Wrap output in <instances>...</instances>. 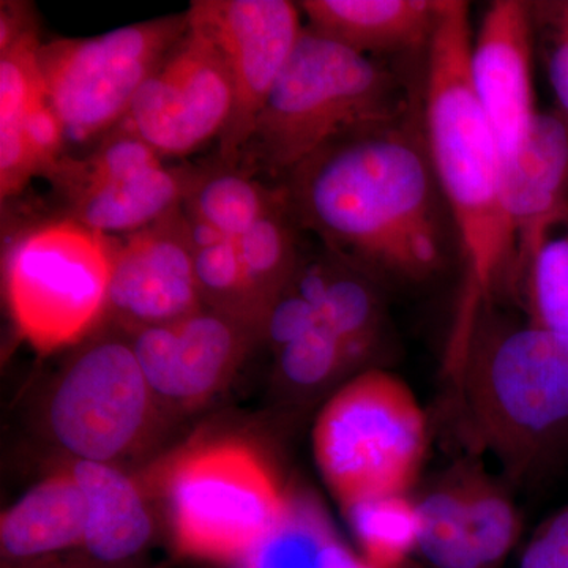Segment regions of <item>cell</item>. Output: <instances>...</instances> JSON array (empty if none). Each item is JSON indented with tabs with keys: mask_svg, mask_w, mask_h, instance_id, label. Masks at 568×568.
Here are the masks:
<instances>
[{
	"mask_svg": "<svg viewBox=\"0 0 568 568\" xmlns=\"http://www.w3.org/2000/svg\"><path fill=\"white\" fill-rule=\"evenodd\" d=\"M414 121L346 134L282 183L301 231L375 278L424 282L446 263V204Z\"/></svg>",
	"mask_w": 568,
	"mask_h": 568,
	"instance_id": "cell-1",
	"label": "cell"
},
{
	"mask_svg": "<svg viewBox=\"0 0 568 568\" xmlns=\"http://www.w3.org/2000/svg\"><path fill=\"white\" fill-rule=\"evenodd\" d=\"M469 7L439 0L426 48L422 122L426 151L462 250L463 287L446 349L447 377L465 362L500 291L514 290L517 244L500 186L499 145L469 73Z\"/></svg>",
	"mask_w": 568,
	"mask_h": 568,
	"instance_id": "cell-2",
	"label": "cell"
},
{
	"mask_svg": "<svg viewBox=\"0 0 568 568\" xmlns=\"http://www.w3.org/2000/svg\"><path fill=\"white\" fill-rule=\"evenodd\" d=\"M407 118L409 97L394 71L304 26L237 168L284 179L346 134Z\"/></svg>",
	"mask_w": 568,
	"mask_h": 568,
	"instance_id": "cell-3",
	"label": "cell"
},
{
	"mask_svg": "<svg viewBox=\"0 0 568 568\" xmlns=\"http://www.w3.org/2000/svg\"><path fill=\"white\" fill-rule=\"evenodd\" d=\"M452 388L466 436L523 478L568 435V339L481 320Z\"/></svg>",
	"mask_w": 568,
	"mask_h": 568,
	"instance_id": "cell-4",
	"label": "cell"
},
{
	"mask_svg": "<svg viewBox=\"0 0 568 568\" xmlns=\"http://www.w3.org/2000/svg\"><path fill=\"white\" fill-rule=\"evenodd\" d=\"M115 237L51 216L22 227L3 248L7 310L41 354L80 343L108 315Z\"/></svg>",
	"mask_w": 568,
	"mask_h": 568,
	"instance_id": "cell-5",
	"label": "cell"
},
{
	"mask_svg": "<svg viewBox=\"0 0 568 568\" xmlns=\"http://www.w3.org/2000/svg\"><path fill=\"white\" fill-rule=\"evenodd\" d=\"M428 450V424L405 381L366 369L323 407L313 428L321 476L342 508L409 495Z\"/></svg>",
	"mask_w": 568,
	"mask_h": 568,
	"instance_id": "cell-6",
	"label": "cell"
},
{
	"mask_svg": "<svg viewBox=\"0 0 568 568\" xmlns=\"http://www.w3.org/2000/svg\"><path fill=\"white\" fill-rule=\"evenodd\" d=\"M171 532L194 558L237 562L286 511L271 465L239 440H211L185 448L164 470Z\"/></svg>",
	"mask_w": 568,
	"mask_h": 568,
	"instance_id": "cell-7",
	"label": "cell"
},
{
	"mask_svg": "<svg viewBox=\"0 0 568 568\" xmlns=\"http://www.w3.org/2000/svg\"><path fill=\"white\" fill-rule=\"evenodd\" d=\"M186 29L189 11H183L91 39L41 41L40 77L67 145L97 144L118 129Z\"/></svg>",
	"mask_w": 568,
	"mask_h": 568,
	"instance_id": "cell-8",
	"label": "cell"
},
{
	"mask_svg": "<svg viewBox=\"0 0 568 568\" xmlns=\"http://www.w3.org/2000/svg\"><path fill=\"white\" fill-rule=\"evenodd\" d=\"M197 168H173L132 130L119 125L85 155L65 153L48 173L59 216L99 233L130 234L181 207Z\"/></svg>",
	"mask_w": 568,
	"mask_h": 568,
	"instance_id": "cell-9",
	"label": "cell"
},
{
	"mask_svg": "<svg viewBox=\"0 0 568 568\" xmlns=\"http://www.w3.org/2000/svg\"><path fill=\"white\" fill-rule=\"evenodd\" d=\"M153 396L130 339L104 336L74 355L52 392V436L74 459L114 462L140 443Z\"/></svg>",
	"mask_w": 568,
	"mask_h": 568,
	"instance_id": "cell-10",
	"label": "cell"
},
{
	"mask_svg": "<svg viewBox=\"0 0 568 568\" xmlns=\"http://www.w3.org/2000/svg\"><path fill=\"white\" fill-rule=\"evenodd\" d=\"M233 97L222 50L189 13L185 36L142 85L121 125L163 159L186 156L220 140L233 111Z\"/></svg>",
	"mask_w": 568,
	"mask_h": 568,
	"instance_id": "cell-11",
	"label": "cell"
},
{
	"mask_svg": "<svg viewBox=\"0 0 568 568\" xmlns=\"http://www.w3.org/2000/svg\"><path fill=\"white\" fill-rule=\"evenodd\" d=\"M190 17L222 50L231 81L233 111L219 140L216 160L237 168L268 93L301 37V9L287 0H196Z\"/></svg>",
	"mask_w": 568,
	"mask_h": 568,
	"instance_id": "cell-12",
	"label": "cell"
},
{
	"mask_svg": "<svg viewBox=\"0 0 568 568\" xmlns=\"http://www.w3.org/2000/svg\"><path fill=\"white\" fill-rule=\"evenodd\" d=\"M204 306L183 204L122 241L115 239L108 315L123 331L174 323Z\"/></svg>",
	"mask_w": 568,
	"mask_h": 568,
	"instance_id": "cell-13",
	"label": "cell"
},
{
	"mask_svg": "<svg viewBox=\"0 0 568 568\" xmlns=\"http://www.w3.org/2000/svg\"><path fill=\"white\" fill-rule=\"evenodd\" d=\"M126 335L153 395L193 405L222 386L244 355L246 343L260 334L204 306L174 323Z\"/></svg>",
	"mask_w": 568,
	"mask_h": 568,
	"instance_id": "cell-14",
	"label": "cell"
},
{
	"mask_svg": "<svg viewBox=\"0 0 568 568\" xmlns=\"http://www.w3.org/2000/svg\"><path fill=\"white\" fill-rule=\"evenodd\" d=\"M532 3L496 0L473 36L469 73L500 156L518 148L537 115L532 80Z\"/></svg>",
	"mask_w": 568,
	"mask_h": 568,
	"instance_id": "cell-15",
	"label": "cell"
},
{
	"mask_svg": "<svg viewBox=\"0 0 568 568\" xmlns=\"http://www.w3.org/2000/svg\"><path fill=\"white\" fill-rule=\"evenodd\" d=\"M500 186L517 244V282L530 246L568 219V129L558 112L538 111L525 140L500 156Z\"/></svg>",
	"mask_w": 568,
	"mask_h": 568,
	"instance_id": "cell-16",
	"label": "cell"
},
{
	"mask_svg": "<svg viewBox=\"0 0 568 568\" xmlns=\"http://www.w3.org/2000/svg\"><path fill=\"white\" fill-rule=\"evenodd\" d=\"M308 28L358 54H398L428 48L439 0H304Z\"/></svg>",
	"mask_w": 568,
	"mask_h": 568,
	"instance_id": "cell-17",
	"label": "cell"
},
{
	"mask_svg": "<svg viewBox=\"0 0 568 568\" xmlns=\"http://www.w3.org/2000/svg\"><path fill=\"white\" fill-rule=\"evenodd\" d=\"M375 276L323 248L315 260H302L293 278L294 290L317 310L353 354L357 365L379 346L384 306Z\"/></svg>",
	"mask_w": 568,
	"mask_h": 568,
	"instance_id": "cell-18",
	"label": "cell"
},
{
	"mask_svg": "<svg viewBox=\"0 0 568 568\" xmlns=\"http://www.w3.org/2000/svg\"><path fill=\"white\" fill-rule=\"evenodd\" d=\"M88 506L85 551L104 564L138 555L152 536V519L136 484L111 463L74 459L69 467Z\"/></svg>",
	"mask_w": 568,
	"mask_h": 568,
	"instance_id": "cell-19",
	"label": "cell"
},
{
	"mask_svg": "<svg viewBox=\"0 0 568 568\" xmlns=\"http://www.w3.org/2000/svg\"><path fill=\"white\" fill-rule=\"evenodd\" d=\"M88 506L69 467L41 480L3 511L0 544L14 559H31L84 541Z\"/></svg>",
	"mask_w": 568,
	"mask_h": 568,
	"instance_id": "cell-20",
	"label": "cell"
},
{
	"mask_svg": "<svg viewBox=\"0 0 568 568\" xmlns=\"http://www.w3.org/2000/svg\"><path fill=\"white\" fill-rule=\"evenodd\" d=\"M354 555L315 499L291 495L274 528L235 562L237 568H358Z\"/></svg>",
	"mask_w": 568,
	"mask_h": 568,
	"instance_id": "cell-21",
	"label": "cell"
},
{
	"mask_svg": "<svg viewBox=\"0 0 568 568\" xmlns=\"http://www.w3.org/2000/svg\"><path fill=\"white\" fill-rule=\"evenodd\" d=\"M39 29L26 33L0 52V197L2 203L31 183L20 144V132L33 100L43 92L39 61Z\"/></svg>",
	"mask_w": 568,
	"mask_h": 568,
	"instance_id": "cell-22",
	"label": "cell"
},
{
	"mask_svg": "<svg viewBox=\"0 0 568 568\" xmlns=\"http://www.w3.org/2000/svg\"><path fill=\"white\" fill-rule=\"evenodd\" d=\"M282 186L271 189L241 168L216 160L207 168H197L183 211L237 241L278 200Z\"/></svg>",
	"mask_w": 568,
	"mask_h": 568,
	"instance_id": "cell-23",
	"label": "cell"
},
{
	"mask_svg": "<svg viewBox=\"0 0 568 568\" xmlns=\"http://www.w3.org/2000/svg\"><path fill=\"white\" fill-rule=\"evenodd\" d=\"M298 230L282 189L278 200L235 241L250 290L265 321L301 264Z\"/></svg>",
	"mask_w": 568,
	"mask_h": 568,
	"instance_id": "cell-24",
	"label": "cell"
},
{
	"mask_svg": "<svg viewBox=\"0 0 568 568\" xmlns=\"http://www.w3.org/2000/svg\"><path fill=\"white\" fill-rule=\"evenodd\" d=\"M420 534L416 555L425 568H485L467 518L458 465L416 499Z\"/></svg>",
	"mask_w": 568,
	"mask_h": 568,
	"instance_id": "cell-25",
	"label": "cell"
},
{
	"mask_svg": "<svg viewBox=\"0 0 568 568\" xmlns=\"http://www.w3.org/2000/svg\"><path fill=\"white\" fill-rule=\"evenodd\" d=\"M186 216L192 234L194 272L204 305L264 335L265 316L254 301L234 239Z\"/></svg>",
	"mask_w": 568,
	"mask_h": 568,
	"instance_id": "cell-26",
	"label": "cell"
},
{
	"mask_svg": "<svg viewBox=\"0 0 568 568\" xmlns=\"http://www.w3.org/2000/svg\"><path fill=\"white\" fill-rule=\"evenodd\" d=\"M515 290L529 325L568 339V219L530 246Z\"/></svg>",
	"mask_w": 568,
	"mask_h": 568,
	"instance_id": "cell-27",
	"label": "cell"
},
{
	"mask_svg": "<svg viewBox=\"0 0 568 568\" xmlns=\"http://www.w3.org/2000/svg\"><path fill=\"white\" fill-rule=\"evenodd\" d=\"M362 558L376 568H402L416 555L420 517L409 495L372 497L343 508Z\"/></svg>",
	"mask_w": 568,
	"mask_h": 568,
	"instance_id": "cell-28",
	"label": "cell"
},
{
	"mask_svg": "<svg viewBox=\"0 0 568 568\" xmlns=\"http://www.w3.org/2000/svg\"><path fill=\"white\" fill-rule=\"evenodd\" d=\"M280 373L291 386L315 388L357 366L345 343L317 321L306 334L280 349Z\"/></svg>",
	"mask_w": 568,
	"mask_h": 568,
	"instance_id": "cell-29",
	"label": "cell"
},
{
	"mask_svg": "<svg viewBox=\"0 0 568 568\" xmlns=\"http://www.w3.org/2000/svg\"><path fill=\"white\" fill-rule=\"evenodd\" d=\"M532 13L547 32V71L556 112L568 129V0L532 3Z\"/></svg>",
	"mask_w": 568,
	"mask_h": 568,
	"instance_id": "cell-30",
	"label": "cell"
},
{
	"mask_svg": "<svg viewBox=\"0 0 568 568\" xmlns=\"http://www.w3.org/2000/svg\"><path fill=\"white\" fill-rule=\"evenodd\" d=\"M293 282V280H291ZM320 321L317 310L287 284L284 293L272 306L264 325V336L280 349L287 343L306 334Z\"/></svg>",
	"mask_w": 568,
	"mask_h": 568,
	"instance_id": "cell-31",
	"label": "cell"
},
{
	"mask_svg": "<svg viewBox=\"0 0 568 568\" xmlns=\"http://www.w3.org/2000/svg\"><path fill=\"white\" fill-rule=\"evenodd\" d=\"M519 568H568V504L534 534Z\"/></svg>",
	"mask_w": 568,
	"mask_h": 568,
	"instance_id": "cell-32",
	"label": "cell"
},
{
	"mask_svg": "<svg viewBox=\"0 0 568 568\" xmlns=\"http://www.w3.org/2000/svg\"><path fill=\"white\" fill-rule=\"evenodd\" d=\"M39 29L31 2L2 0L0 3V52H6L26 33Z\"/></svg>",
	"mask_w": 568,
	"mask_h": 568,
	"instance_id": "cell-33",
	"label": "cell"
}]
</instances>
